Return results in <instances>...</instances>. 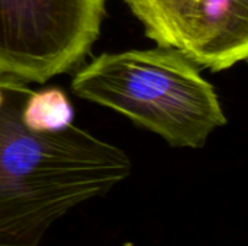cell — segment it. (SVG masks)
<instances>
[{
    "mask_svg": "<svg viewBox=\"0 0 248 246\" xmlns=\"http://www.w3.org/2000/svg\"><path fill=\"white\" fill-rule=\"evenodd\" d=\"M71 116L62 91L0 72V246H38L71 209L129 177V157Z\"/></svg>",
    "mask_w": 248,
    "mask_h": 246,
    "instance_id": "obj_1",
    "label": "cell"
},
{
    "mask_svg": "<svg viewBox=\"0 0 248 246\" xmlns=\"http://www.w3.org/2000/svg\"><path fill=\"white\" fill-rule=\"evenodd\" d=\"M71 88L176 148H202L227 125L212 84L195 62L170 48L102 54L74 75Z\"/></svg>",
    "mask_w": 248,
    "mask_h": 246,
    "instance_id": "obj_2",
    "label": "cell"
},
{
    "mask_svg": "<svg viewBox=\"0 0 248 246\" xmlns=\"http://www.w3.org/2000/svg\"><path fill=\"white\" fill-rule=\"evenodd\" d=\"M106 0H0V72L45 83L99 38Z\"/></svg>",
    "mask_w": 248,
    "mask_h": 246,
    "instance_id": "obj_3",
    "label": "cell"
},
{
    "mask_svg": "<svg viewBox=\"0 0 248 246\" xmlns=\"http://www.w3.org/2000/svg\"><path fill=\"white\" fill-rule=\"evenodd\" d=\"M145 33L196 65L224 71L248 55V0H124Z\"/></svg>",
    "mask_w": 248,
    "mask_h": 246,
    "instance_id": "obj_4",
    "label": "cell"
}]
</instances>
